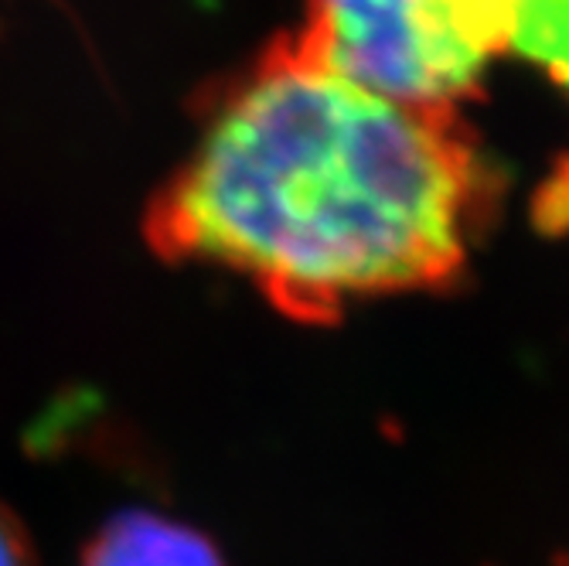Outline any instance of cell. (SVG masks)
<instances>
[{"instance_id":"7a4b0ae2","label":"cell","mask_w":569,"mask_h":566,"mask_svg":"<svg viewBox=\"0 0 569 566\" xmlns=\"http://www.w3.org/2000/svg\"><path fill=\"white\" fill-rule=\"evenodd\" d=\"M515 0H303L293 44L335 76L427 110H460L511 56Z\"/></svg>"},{"instance_id":"6da1fadb","label":"cell","mask_w":569,"mask_h":566,"mask_svg":"<svg viewBox=\"0 0 569 566\" xmlns=\"http://www.w3.org/2000/svg\"><path fill=\"white\" fill-rule=\"evenodd\" d=\"M495 201L460 110L355 86L280 34L204 89L143 236L168 264L229 270L287 318L331 325L355 304L453 284Z\"/></svg>"},{"instance_id":"5b68a950","label":"cell","mask_w":569,"mask_h":566,"mask_svg":"<svg viewBox=\"0 0 569 566\" xmlns=\"http://www.w3.org/2000/svg\"><path fill=\"white\" fill-rule=\"evenodd\" d=\"M0 566H34V546L11 508L0 505Z\"/></svg>"},{"instance_id":"277c9868","label":"cell","mask_w":569,"mask_h":566,"mask_svg":"<svg viewBox=\"0 0 569 566\" xmlns=\"http://www.w3.org/2000/svg\"><path fill=\"white\" fill-rule=\"evenodd\" d=\"M511 56L569 92V0H515Z\"/></svg>"},{"instance_id":"3957f363","label":"cell","mask_w":569,"mask_h":566,"mask_svg":"<svg viewBox=\"0 0 569 566\" xmlns=\"http://www.w3.org/2000/svg\"><path fill=\"white\" fill-rule=\"evenodd\" d=\"M82 566H226V559L194 526L161 512L127 508L92 533Z\"/></svg>"}]
</instances>
